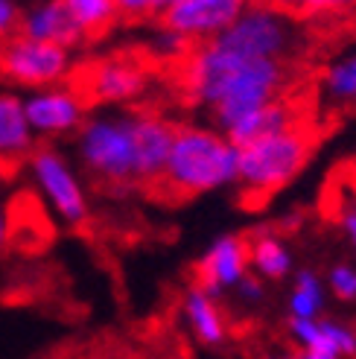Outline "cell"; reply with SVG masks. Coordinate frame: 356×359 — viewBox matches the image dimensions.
<instances>
[{
  "mask_svg": "<svg viewBox=\"0 0 356 359\" xmlns=\"http://www.w3.org/2000/svg\"><path fill=\"white\" fill-rule=\"evenodd\" d=\"M289 85V65L275 59H254L207 41L193 47L187 59V91L213 126L225 135L231 126L260 105L280 100Z\"/></svg>",
  "mask_w": 356,
  "mask_h": 359,
  "instance_id": "cell-1",
  "label": "cell"
},
{
  "mask_svg": "<svg viewBox=\"0 0 356 359\" xmlns=\"http://www.w3.org/2000/svg\"><path fill=\"white\" fill-rule=\"evenodd\" d=\"M240 149L219 129L182 123L175 126L172 152L161 187L175 196H202L237 184Z\"/></svg>",
  "mask_w": 356,
  "mask_h": 359,
  "instance_id": "cell-2",
  "label": "cell"
},
{
  "mask_svg": "<svg viewBox=\"0 0 356 359\" xmlns=\"http://www.w3.org/2000/svg\"><path fill=\"white\" fill-rule=\"evenodd\" d=\"M76 158L88 178L105 190L137 187L135 172V114H91L76 132Z\"/></svg>",
  "mask_w": 356,
  "mask_h": 359,
  "instance_id": "cell-3",
  "label": "cell"
},
{
  "mask_svg": "<svg viewBox=\"0 0 356 359\" xmlns=\"http://www.w3.org/2000/svg\"><path fill=\"white\" fill-rule=\"evenodd\" d=\"M313 152V137L304 123L280 135L254 140L240 149V175L237 184L248 196H269L287 187L307 167Z\"/></svg>",
  "mask_w": 356,
  "mask_h": 359,
  "instance_id": "cell-4",
  "label": "cell"
},
{
  "mask_svg": "<svg viewBox=\"0 0 356 359\" xmlns=\"http://www.w3.org/2000/svg\"><path fill=\"white\" fill-rule=\"evenodd\" d=\"M27 170L32 175L35 187H39L41 199L50 205V210L64 225L79 228L88 222V217H91L88 190L82 184L76 167L70 164V158L56 143H39L27 161Z\"/></svg>",
  "mask_w": 356,
  "mask_h": 359,
  "instance_id": "cell-5",
  "label": "cell"
},
{
  "mask_svg": "<svg viewBox=\"0 0 356 359\" xmlns=\"http://www.w3.org/2000/svg\"><path fill=\"white\" fill-rule=\"evenodd\" d=\"M295 39L298 32L289 15L272 6H245L237 21L213 41L254 59L287 62L289 53L295 50Z\"/></svg>",
  "mask_w": 356,
  "mask_h": 359,
  "instance_id": "cell-6",
  "label": "cell"
},
{
  "mask_svg": "<svg viewBox=\"0 0 356 359\" xmlns=\"http://www.w3.org/2000/svg\"><path fill=\"white\" fill-rule=\"evenodd\" d=\"M70 70H74V53L56 44L15 35L0 47V76L12 85L29 88V94L62 85Z\"/></svg>",
  "mask_w": 356,
  "mask_h": 359,
  "instance_id": "cell-7",
  "label": "cell"
},
{
  "mask_svg": "<svg viewBox=\"0 0 356 359\" xmlns=\"http://www.w3.org/2000/svg\"><path fill=\"white\" fill-rule=\"evenodd\" d=\"M245 4L240 0H170L158 12L161 29L175 32L190 47L207 44L237 21Z\"/></svg>",
  "mask_w": 356,
  "mask_h": 359,
  "instance_id": "cell-8",
  "label": "cell"
},
{
  "mask_svg": "<svg viewBox=\"0 0 356 359\" xmlns=\"http://www.w3.org/2000/svg\"><path fill=\"white\" fill-rule=\"evenodd\" d=\"M24 109L27 120L35 137H67L85 126L88 120V102L76 88L56 85V88H44V91H32L24 97Z\"/></svg>",
  "mask_w": 356,
  "mask_h": 359,
  "instance_id": "cell-9",
  "label": "cell"
},
{
  "mask_svg": "<svg viewBox=\"0 0 356 359\" xmlns=\"http://www.w3.org/2000/svg\"><path fill=\"white\" fill-rule=\"evenodd\" d=\"M149 76L140 62L135 59H100L88 67V74L82 79V97L85 102H97V105H123L132 102L146 91Z\"/></svg>",
  "mask_w": 356,
  "mask_h": 359,
  "instance_id": "cell-10",
  "label": "cell"
},
{
  "mask_svg": "<svg viewBox=\"0 0 356 359\" xmlns=\"http://www.w3.org/2000/svg\"><path fill=\"white\" fill-rule=\"evenodd\" d=\"M248 272H252L248 240L237 234H222L207 245V251L196 263V286L207 295H222L228 290H237Z\"/></svg>",
  "mask_w": 356,
  "mask_h": 359,
  "instance_id": "cell-11",
  "label": "cell"
},
{
  "mask_svg": "<svg viewBox=\"0 0 356 359\" xmlns=\"http://www.w3.org/2000/svg\"><path fill=\"white\" fill-rule=\"evenodd\" d=\"M175 140V123L158 114H135V172L137 187H161Z\"/></svg>",
  "mask_w": 356,
  "mask_h": 359,
  "instance_id": "cell-12",
  "label": "cell"
},
{
  "mask_svg": "<svg viewBox=\"0 0 356 359\" xmlns=\"http://www.w3.org/2000/svg\"><path fill=\"white\" fill-rule=\"evenodd\" d=\"M18 35L32 39V41L56 44L70 53L88 39L79 29V24L74 21V15H70L64 0H44V4L27 6L21 15V29H18Z\"/></svg>",
  "mask_w": 356,
  "mask_h": 359,
  "instance_id": "cell-13",
  "label": "cell"
},
{
  "mask_svg": "<svg viewBox=\"0 0 356 359\" xmlns=\"http://www.w3.org/2000/svg\"><path fill=\"white\" fill-rule=\"evenodd\" d=\"M35 147L39 137L29 129L24 97L15 91H0V167L27 164Z\"/></svg>",
  "mask_w": 356,
  "mask_h": 359,
  "instance_id": "cell-14",
  "label": "cell"
},
{
  "mask_svg": "<svg viewBox=\"0 0 356 359\" xmlns=\"http://www.w3.org/2000/svg\"><path fill=\"white\" fill-rule=\"evenodd\" d=\"M298 123H301L298 120V105L292 100H287V97H280V100H272V102L260 105V109L248 111L245 117H240L225 132V137L234 143L237 149H242V147H248V143H254V140H263V137L280 135L287 129H295Z\"/></svg>",
  "mask_w": 356,
  "mask_h": 359,
  "instance_id": "cell-15",
  "label": "cell"
},
{
  "mask_svg": "<svg viewBox=\"0 0 356 359\" xmlns=\"http://www.w3.org/2000/svg\"><path fill=\"white\" fill-rule=\"evenodd\" d=\"M184 316H187V325L193 330V336L199 339L202 345L217 348L228 339V327H225V316L217 307L213 295H207L199 286H190L187 295H184Z\"/></svg>",
  "mask_w": 356,
  "mask_h": 359,
  "instance_id": "cell-16",
  "label": "cell"
},
{
  "mask_svg": "<svg viewBox=\"0 0 356 359\" xmlns=\"http://www.w3.org/2000/svg\"><path fill=\"white\" fill-rule=\"evenodd\" d=\"M248 263L260 280H283L292 272V251L272 234H260L248 243Z\"/></svg>",
  "mask_w": 356,
  "mask_h": 359,
  "instance_id": "cell-17",
  "label": "cell"
},
{
  "mask_svg": "<svg viewBox=\"0 0 356 359\" xmlns=\"http://www.w3.org/2000/svg\"><path fill=\"white\" fill-rule=\"evenodd\" d=\"M324 290L313 269H298L292 278V292H289V318H307L315 321L324 313Z\"/></svg>",
  "mask_w": 356,
  "mask_h": 359,
  "instance_id": "cell-18",
  "label": "cell"
},
{
  "mask_svg": "<svg viewBox=\"0 0 356 359\" xmlns=\"http://www.w3.org/2000/svg\"><path fill=\"white\" fill-rule=\"evenodd\" d=\"M64 4L85 35H97L109 29L120 15V6L114 0H64Z\"/></svg>",
  "mask_w": 356,
  "mask_h": 359,
  "instance_id": "cell-19",
  "label": "cell"
},
{
  "mask_svg": "<svg viewBox=\"0 0 356 359\" xmlns=\"http://www.w3.org/2000/svg\"><path fill=\"white\" fill-rule=\"evenodd\" d=\"M322 91L330 102H356V56L333 62L322 76Z\"/></svg>",
  "mask_w": 356,
  "mask_h": 359,
  "instance_id": "cell-20",
  "label": "cell"
},
{
  "mask_svg": "<svg viewBox=\"0 0 356 359\" xmlns=\"http://www.w3.org/2000/svg\"><path fill=\"white\" fill-rule=\"evenodd\" d=\"M327 290L342 301H356V269L350 263H336L327 272Z\"/></svg>",
  "mask_w": 356,
  "mask_h": 359,
  "instance_id": "cell-21",
  "label": "cell"
},
{
  "mask_svg": "<svg viewBox=\"0 0 356 359\" xmlns=\"http://www.w3.org/2000/svg\"><path fill=\"white\" fill-rule=\"evenodd\" d=\"M21 15H24L21 4H15V0H0V47L18 35V29H21Z\"/></svg>",
  "mask_w": 356,
  "mask_h": 359,
  "instance_id": "cell-22",
  "label": "cell"
},
{
  "mask_svg": "<svg viewBox=\"0 0 356 359\" xmlns=\"http://www.w3.org/2000/svg\"><path fill=\"white\" fill-rule=\"evenodd\" d=\"M152 50H155V56H164V59H178V56H184V53H193V47L184 39H178L175 32H170V29H158L155 32Z\"/></svg>",
  "mask_w": 356,
  "mask_h": 359,
  "instance_id": "cell-23",
  "label": "cell"
},
{
  "mask_svg": "<svg viewBox=\"0 0 356 359\" xmlns=\"http://www.w3.org/2000/svg\"><path fill=\"white\" fill-rule=\"evenodd\" d=\"M237 292H240V298H242V301H260V298L266 295L263 280H260L254 272H248V275L242 278V283L237 286Z\"/></svg>",
  "mask_w": 356,
  "mask_h": 359,
  "instance_id": "cell-24",
  "label": "cell"
},
{
  "mask_svg": "<svg viewBox=\"0 0 356 359\" xmlns=\"http://www.w3.org/2000/svg\"><path fill=\"white\" fill-rule=\"evenodd\" d=\"M339 222H342V231L348 234V240H350L353 248H356V205H345V208L339 210Z\"/></svg>",
  "mask_w": 356,
  "mask_h": 359,
  "instance_id": "cell-25",
  "label": "cell"
},
{
  "mask_svg": "<svg viewBox=\"0 0 356 359\" xmlns=\"http://www.w3.org/2000/svg\"><path fill=\"white\" fill-rule=\"evenodd\" d=\"M9 228H12V222H9L6 199H4V193H0V248H6V243H9Z\"/></svg>",
  "mask_w": 356,
  "mask_h": 359,
  "instance_id": "cell-26",
  "label": "cell"
},
{
  "mask_svg": "<svg viewBox=\"0 0 356 359\" xmlns=\"http://www.w3.org/2000/svg\"><path fill=\"white\" fill-rule=\"evenodd\" d=\"M342 184L356 196V155L348 161V164L342 167Z\"/></svg>",
  "mask_w": 356,
  "mask_h": 359,
  "instance_id": "cell-27",
  "label": "cell"
},
{
  "mask_svg": "<svg viewBox=\"0 0 356 359\" xmlns=\"http://www.w3.org/2000/svg\"><path fill=\"white\" fill-rule=\"evenodd\" d=\"M263 359H301L298 353H269V356H263Z\"/></svg>",
  "mask_w": 356,
  "mask_h": 359,
  "instance_id": "cell-28",
  "label": "cell"
}]
</instances>
